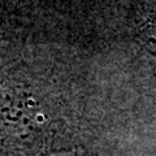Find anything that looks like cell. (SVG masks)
I'll use <instances>...</instances> for the list:
<instances>
[{
	"label": "cell",
	"mask_w": 156,
	"mask_h": 156,
	"mask_svg": "<svg viewBox=\"0 0 156 156\" xmlns=\"http://www.w3.org/2000/svg\"><path fill=\"white\" fill-rule=\"evenodd\" d=\"M139 39L156 55V23H146L139 31Z\"/></svg>",
	"instance_id": "6da1fadb"
}]
</instances>
